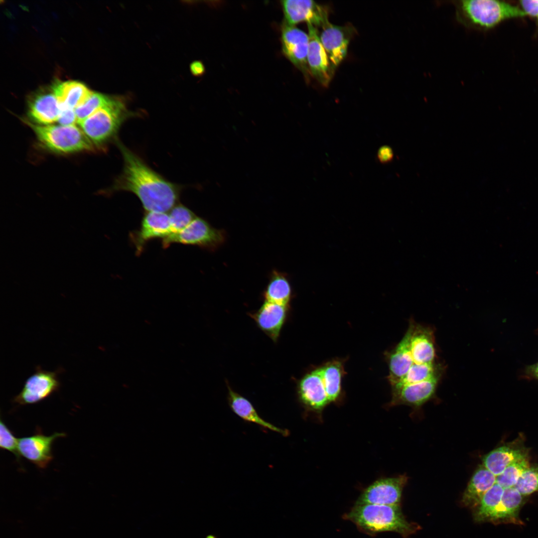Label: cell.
Instances as JSON below:
<instances>
[{
  "label": "cell",
  "mask_w": 538,
  "mask_h": 538,
  "mask_svg": "<svg viewBox=\"0 0 538 538\" xmlns=\"http://www.w3.org/2000/svg\"><path fill=\"white\" fill-rule=\"evenodd\" d=\"M172 234L168 214L164 212H145L138 230L130 235L137 255L143 251L146 244L152 239L162 240Z\"/></svg>",
  "instance_id": "cell-12"
},
{
  "label": "cell",
  "mask_w": 538,
  "mask_h": 538,
  "mask_svg": "<svg viewBox=\"0 0 538 538\" xmlns=\"http://www.w3.org/2000/svg\"><path fill=\"white\" fill-rule=\"evenodd\" d=\"M504 490L496 483L484 494L475 508L474 518L477 521H491L500 504Z\"/></svg>",
  "instance_id": "cell-27"
},
{
  "label": "cell",
  "mask_w": 538,
  "mask_h": 538,
  "mask_svg": "<svg viewBox=\"0 0 538 538\" xmlns=\"http://www.w3.org/2000/svg\"><path fill=\"white\" fill-rule=\"evenodd\" d=\"M309 46L307 63L310 74L324 87H327L333 77L332 69L327 54L315 26L307 24Z\"/></svg>",
  "instance_id": "cell-15"
},
{
  "label": "cell",
  "mask_w": 538,
  "mask_h": 538,
  "mask_svg": "<svg viewBox=\"0 0 538 538\" xmlns=\"http://www.w3.org/2000/svg\"><path fill=\"white\" fill-rule=\"evenodd\" d=\"M530 466L527 456L513 462L496 476V483L504 489L515 487L522 474Z\"/></svg>",
  "instance_id": "cell-30"
},
{
  "label": "cell",
  "mask_w": 538,
  "mask_h": 538,
  "mask_svg": "<svg viewBox=\"0 0 538 538\" xmlns=\"http://www.w3.org/2000/svg\"><path fill=\"white\" fill-rule=\"evenodd\" d=\"M520 3L526 15L538 16V0H520Z\"/></svg>",
  "instance_id": "cell-36"
},
{
  "label": "cell",
  "mask_w": 538,
  "mask_h": 538,
  "mask_svg": "<svg viewBox=\"0 0 538 538\" xmlns=\"http://www.w3.org/2000/svg\"><path fill=\"white\" fill-rule=\"evenodd\" d=\"M33 131L39 143L58 153H72L95 150L96 147L83 131L75 125H38L22 119Z\"/></svg>",
  "instance_id": "cell-5"
},
{
  "label": "cell",
  "mask_w": 538,
  "mask_h": 538,
  "mask_svg": "<svg viewBox=\"0 0 538 538\" xmlns=\"http://www.w3.org/2000/svg\"><path fill=\"white\" fill-rule=\"evenodd\" d=\"M496 483V476L485 468L480 466L475 472L462 496V503L476 508L484 494Z\"/></svg>",
  "instance_id": "cell-23"
},
{
  "label": "cell",
  "mask_w": 538,
  "mask_h": 538,
  "mask_svg": "<svg viewBox=\"0 0 538 538\" xmlns=\"http://www.w3.org/2000/svg\"><path fill=\"white\" fill-rule=\"evenodd\" d=\"M410 348L414 364L434 363L435 349L433 331L411 321Z\"/></svg>",
  "instance_id": "cell-18"
},
{
  "label": "cell",
  "mask_w": 538,
  "mask_h": 538,
  "mask_svg": "<svg viewBox=\"0 0 538 538\" xmlns=\"http://www.w3.org/2000/svg\"><path fill=\"white\" fill-rule=\"evenodd\" d=\"M27 105V120L30 122L46 126L58 121L61 107L51 88L42 89L32 94L28 100Z\"/></svg>",
  "instance_id": "cell-14"
},
{
  "label": "cell",
  "mask_w": 538,
  "mask_h": 538,
  "mask_svg": "<svg viewBox=\"0 0 538 538\" xmlns=\"http://www.w3.org/2000/svg\"><path fill=\"white\" fill-rule=\"evenodd\" d=\"M406 480L404 476L379 479L363 491L355 504L400 506Z\"/></svg>",
  "instance_id": "cell-11"
},
{
  "label": "cell",
  "mask_w": 538,
  "mask_h": 538,
  "mask_svg": "<svg viewBox=\"0 0 538 538\" xmlns=\"http://www.w3.org/2000/svg\"><path fill=\"white\" fill-rule=\"evenodd\" d=\"M410 336L409 326L402 340L389 355L388 378L392 386L399 382L414 364L410 348Z\"/></svg>",
  "instance_id": "cell-21"
},
{
  "label": "cell",
  "mask_w": 538,
  "mask_h": 538,
  "mask_svg": "<svg viewBox=\"0 0 538 538\" xmlns=\"http://www.w3.org/2000/svg\"><path fill=\"white\" fill-rule=\"evenodd\" d=\"M135 116L123 98L111 96L105 105L78 124L94 145L100 147L115 138L124 122Z\"/></svg>",
  "instance_id": "cell-4"
},
{
  "label": "cell",
  "mask_w": 538,
  "mask_h": 538,
  "mask_svg": "<svg viewBox=\"0 0 538 538\" xmlns=\"http://www.w3.org/2000/svg\"><path fill=\"white\" fill-rule=\"evenodd\" d=\"M453 3L457 20L474 29H490L507 19L526 15L518 7L499 0H460Z\"/></svg>",
  "instance_id": "cell-3"
},
{
  "label": "cell",
  "mask_w": 538,
  "mask_h": 538,
  "mask_svg": "<svg viewBox=\"0 0 538 538\" xmlns=\"http://www.w3.org/2000/svg\"><path fill=\"white\" fill-rule=\"evenodd\" d=\"M124 160L123 169L114 183L113 191L134 194L145 212L167 213L178 202L180 188L149 167L139 156L117 142Z\"/></svg>",
  "instance_id": "cell-1"
},
{
  "label": "cell",
  "mask_w": 538,
  "mask_h": 538,
  "mask_svg": "<svg viewBox=\"0 0 538 538\" xmlns=\"http://www.w3.org/2000/svg\"><path fill=\"white\" fill-rule=\"evenodd\" d=\"M322 28L320 39L332 68L335 70L347 55L348 45L355 33V29L350 24L339 26L329 22Z\"/></svg>",
  "instance_id": "cell-13"
},
{
  "label": "cell",
  "mask_w": 538,
  "mask_h": 538,
  "mask_svg": "<svg viewBox=\"0 0 538 538\" xmlns=\"http://www.w3.org/2000/svg\"><path fill=\"white\" fill-rule=\"evenodd\" d=\"M57 122L59 125L69 126L77 123L75 110L68 108H61L60 113Z\"/></svg>",
  "instance_id": "cell-35"
},
{
  "label": "cell",
  "mask_w": 538,
  "mask_h": 538,
  "mask_svg": "<svg viewBox=\"0 0 538 538\" xmlns=\"http://www.w3.org/2000/svg\"><path fill=\"white\" fill-rule=\"evenodd\" d=\"M515 487L524 496L538 491V467H529L518 480Z\"/></svg>",
  "instance_id": "cell-33"
},
{
  "label": "cell",
  "mask_w": 538,
  "mask_h": 538,
  "mask_svg": "<svg viewBox=\"0 0 538 538\" xmlns=\"http://www.w3.org/2000/svg\"><path fill=\"white\" fill-rule=\"evenodd\" d=\"M288 307L265 301L258 310L249 315L263 332L276 342L287 318Z\"/></svg>",
  "instance_id": "cell-17"
},
{
  "label": "cell",
  "mask_w": 538,
  "mask_h": 538,
  "mask_svg": "<svg viewBox=\"0 0 538 538\" xmlns=\"http://www.w3.org/2000/svg\"><path fill=\"white\" fill-rule=\"evenodd\" d=\"M60 369L52 372L37 366L35 372L25 381L20 392L13 402L19 405L32 404L48 398L58 391L61 383L58 375Z\"/></svg>",
  "instance_id": "cell-7"
},
{
  "label": "cell",
  "mask_w": 538,
  "mask_h": 538,
  "mask_svg": "<svg viewBox=\"0 0 538 538\" xmlns=\"http://www.w3.org/2000/svg\"><path fill=\"white\" fill-rule=\"evenodd\" d=\"M61 108L75 109L92 94L85 84L77 81H57L51 88Z\"/></svg>",
  "instance_id": "cell-22"
},
{
  "label": "cell",
  "mask_w": 538,
  "mask_h": 538,
  "mask_svg": "<svg viewBox=\"0 0 538 538\" xmlns=\"http://www.w3.org/2000/svg\"><path fill=\"white\" fill-rule=\"evenodd\" d=\"M263 295L265 301L288 306L291 288L286 275L273 270Z\"/></svg>",
  "instance_id": "cell-25"
},
{
  "label": "cell",
  "mask_w": 538,
  "mask_h": 538,
  "mask_svg": "<svg viewBox=\"0 0 538 538\" xmlns=\"http://www.w3.org/2000/svg\"><path fill=\"white\" fill-rule=\"evenodd\" d=\"M439 372L437 366L432 364H413L406 375L392 388H399L404 386L420 383L435 378H439Z\"/></svg>",
  "instance_id": "cell-29"
},
{
  "label": "cell",
  "mask_w": 538,
  "mask_h": 538,
  "mask_svg": "<svg viewBox=\"0 0 538 538\" xmlns=\"http://www.w3.org/2000/svg\"><path fill=\"white\" fill-rule=\"evenodd\" d=\"M284 23L295 26L302 22L322 27L329 21L326 6L312 0H285L281 1Z\"/></svg>",
  "instance_id": "cell-8"
},
{
  "label": "cell",
  "mask_w": 538,
  "mask_h": 538,
  "mask_svg": "<svg viewBox=\"0 0 538 538\" xmlns=\"http://www.w3.org/2000/svg\"><path fill=\"white\" fill-rule=\"evenodd\" d=\"M207 538H212V537H208Z\"/></svg>",
  "instance_id": "cell-40"
},
{
  "label": "cell",
  "mask_w": 538,
  "mask_h": 538,
  "mask_svg": "<svg viewBox=\"0 0 538 538\" xmlns=\"http://www.w3.org/2000/svg\"><path fill=\"white\" fill-rule=\"evenodd\" d=\"M329 402L335 401L341 391L343 366L341 362L333 361L319 368Z\"/></svg>",
  "instance_id": "cell-28"
},
{
  "label": "cell",
  "mask_w": 538,
  "mask_h": 538,
  "mask_svg": "<svg viewBox=\"0 0 538 538\" xmlns=\"http://www.w3.org/2000/svg\"><path fill=\"white\" fill-rule=\"evenodd\" d=\"M439 378L392 388L393 404H406L419 406L434 394Z\"/></svg>",
  "instance_id": "cell-19"
},
{
  "label": "cell",
  "mask_w": 538,
  "mask_h": 538,
  "mask_svg": "<svg viewBox=\"0 0 538 538\" xmlns=\"http://www.w3.org/2000/svg\"><path fill=\"white\" fill-rule=\"evenodd\" d=\"M297 396L306 408L320 411L329 403L319 368L305 375L299 381Z\"/></svg>",
  "instance_id": "cell-16"
},
{
  "label": "cell",
  "mask_w": 538,
  "mask_h": 538,
  "mask_svg": "<svg viewBox=\"0 0 538 538\" xmlns=\"http://www.w3.org/2000/svg\"><path fill=\"white\" fill-rule=\"evenodd\" d=\"M228 388V402L232 410L239 417L248 422L256 424L282 436H287L288 431L267 421L258 413L252 403L246 398L234 391L226 381Z\"/></svg>",
  "instance_id": "cell-20"
},
{
  "label": "cell",
  "mask_w": 538,
  "mask_h": 538,
  "mask_svg": "<svg viewBox=\"0 0 538 538\" xmlns=\"http://www.w3.org/2000/svg\"><path fill=\"white\" fill-rule=\"evenodd\" d=\"M523 497L515 487L504 489L500 504L491 521L518 522Z\"/></svg>",
  "instance_id": "cell-26"
},
{
  "label": "cell",
  "mask_w": 538,
  "mask_h": 538,
  "mask_svg": "<svg viewBox=\"0 0 538 538\" xmlns=\"http://www.w3.org/2000/svg\"><path fill=\"white\" fill-rule=\"evenodd\" d=\"M111 96L93 92L90 97L81 105L75 109L77 123L96 112L105 105Z\"/></svg>",
  "instance_id": "cell-32"
},
{
  "label": "cell",
  "mask_w": 538,
  "mask_h": 538,
  "mask_svg": "<svg viewBox=\"0 0 538 538\" xmlns=\"http://www.w3.org/2000/svg\"><path fill=\"white\" fill-rule=\"evenodd\" d=\"M190 71L194 76H201L205 72V67L203 64L199 61L192 62L190 66Z\"/></svg>",
  "instance_id": "cell-38"
},
{
  "label": "cell",
  "mask_w": 538,
  "mask_h": 538,
  "mask_svg": "<svg viewBox=\"0 0 538 538\" xmlns=\"http://www.w3.org/2000/svg\"><path fill=\"white\" fill-rule=\"evenodd\" d=\"M394 153L392 149L388 146L381 147L378 152V157L380 162L386 163L390 162L393 158Z\"/></svg>",
  "instance_id": "cell-37"
},
{
  "label": "cell",
  "mask_w": 538,
  "mask_h": 538,
  "mask_svg": "<svg viewBox=\"0 0 538 538\" xmlns=\"http://www.w3.org/2000/svg\"><path fill=\"white\" fill-rule=\"evenodd\" d=\"M225 240L224 231L214 228L205 220L197 217L183 230L162 239L161 244L164 248L177 243L215 250L221 246Z\"/></svg>",
  "instance_id": "cell-6"
},
{
  "label": "cell",
  "mask_w": 538,
  "mask_h": 538,
  "mask_svg": "<svg viewBox=\"0 0 538 538\" xmlns=\"http://www.w3.org/2000/svg\"><path fill=\"white\" fill-rule=\"evenodd\" d=\"M527 456L526 452L522 449L503 446L486 455L483 458V465L497 476L510 464Z\"/></svg>",
  "instance_id": "cell-24"
},
{
  "label": "cell",
  "mask_w": 538,
  "mask_h": 538,
  "mask_svg": "<svg viewBox=\"0 0 538 538\" xmlns=\"http://www.w3.org/2000/svg\"><path fill=\"white\" fill-rule=\"evenodd\" d=\"M169 211L172 234L183 230L197 217L191 210L181 204H177Z\"/></svg>",
  "instance_id": "cell-31"
},
{
  "label": "cell",
  "mask_w": 538,
  "mask_h": 538,
  "mask_svg": "<svg viewBox=\"0 0 538 538\" xmlns=\"http://www.w3.org/2000/svg\"><path fill=\"white\" fill-rule=\"evenodd\" d=\"M343 518L351 522L360 531L370 536L393 532L400 534L403 538H407L419 528L416 524L405 519L400 506L355 504Z\"/></svg>",
  "instance_id": "cell-2"
},
{
  "label": "cell",
  "mask_w": 538,
  "mask_h": 538,
  "mask_svg": "<svg viewBox=\"0 0 538 538\" xmlns=\"http://www.w3.org/2000/svg\"><path fill=\"white\" fill-rule=\"evenodd\" d=\"M65 436L63 432H55L46 436L40 429L37 430L31 436L18 439L19 454L38 468L45 469L53 458L52 446L54 441L58 437Z\"/></svg>",
  "instance_id": "cell-9"
},
{
  "label": "cell",
  "mask_w": 538,
  "mask_h": 538,
  "mask_svg": "<svg viewBox=\"0 0 538 538\" xmlns=\"http://www.w3.org/2000/svg\"><path fill=\"white\" fill-rule=\"evenodd\" d=\"M525 372L526 375L529 378L538 380V362L534 364L527 366Z\"/></svg>",
  "instance_id": "cell-39"
},
{
  "label": "cell",
  "mask_w": 538,
  "mask_h": 538,
  "mask_svg": "<svg viewBox=\"0 0 538 538\" xmlns=\"http://www.w3.org/2000/svg\"><path fill=\"white\" fill-rule=\"evenodd\" d=\"M0 447L3 450L12 453L17 460L20 457L18 448V439L7 427L0 418Z\"/></svg>",
  "instance_id": "cell-34"
},
{
  "label": "cell",
  "mask_w": 538,
  "mask_h": 538,
  "mask_svg": "<svg viewBox=\"0 0 538 538\" xmlns=\"http://www.w3.org/2000/svg\"><path fill=\"white\" fill-rule=\"evenodd\" d=\"M281 41L284 56L302 72L308 80L310 74L307 63L309 46L308 34L295 26L283 22Z\"/></svg>",
  "instance_id": "cell-10"
}]
</instances>
